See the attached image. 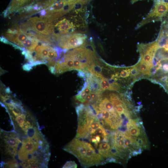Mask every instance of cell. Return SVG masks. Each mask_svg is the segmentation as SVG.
Here are the masks:
<instances>
[{"label": "cell", "instance_id": "obj_1", "mask_svg": "<svg viewBox=\"0 0 168 168\" xmlns=\"http://www.w3.org/2000/svg\"><path fill=\"white\" fill-rule=\"evenodd\" d=\"M64 150L77 158L84 167L97 165L100 156L90 143L75 137L64 148Z\"/></svg>", "mask_w": 168, "mask_h": 168}, {"label": "cell", "instance_id": "obj_2", "mask_svg": "<svg viewBox=\"0 0 168 168\" xmlns=\"http://www.w3.org/2000/svg\"><path fill=\"white\" fill-rule=\"evenodd\" d=\"M87 36L83 33H74L58 36L55 39L58 47L66 50L83 47L86 42Z\"/></svg>", "mask_w": 168, "mask_h": 168}, {"label": "cell", "instance_id": "obj_3", "mask_svg": "<svg viewBox=\"0 0 168 168\" xmlns=\"http://www.w3.org/2000/svg\"><path fill=\"white\" fill-rule=\"evenodd\" d=\"M3 37L10 42L21 47L22 43L30 36L16 25L8 29Z\"/></svg>", "mask_w": 168, "mask_h": 168}, {"label": "cell", "instance_id": "obj_4", "mask_svg": "<svg viewBox=\"0 0 168 168\" xmlns=\"http://www.w3.org/2000/svg\"><path fill=\"white\" fill-rule=\"evenodd\" d=\"M33 0H12L7 9L4 11L3 16L7 17L16 12L32 2Z\"/></svg>", "mask_w": 168, "mask_h": 168}, {"label": "cell", "instance_id": "obj_5", "mask_svg": "<svg viewBox=\"0 0 168 168\" xmlns=\"http://www.w3.org/2000/svg\"><path fill=\"white\" fill-rule=\"evenodd\" d=\"M160 63L165 64L166 66V70L161 75V78L162 82V85L168 93V58L162 60Z\"/></svg>", "mask_w": 168, "mask_h": 168}, {"label": "cell", "instance_id": "obj_6", "mask_svg": "<svg viewBox=\"0 0 168 168\" xmlns=\"http://www.w3.org/2000/svg\"><path fill=\"white\" fill-rule=\"evenodd\" d=\"M19 140L16 139L13 137H11L7 138L5 139V142L7 146L8 147H11L17 148L19 144Z\"/></svg>", "mask_w": 168, "mask_h": 168}, {"label": "cell", "instance_id": "obj_7", "mask_svg": "<svg viewBox=\"0 0 168 168\" xmlns=\"http://www.w3.org/2000/svg\"><path fill=\"white\" fill-rule=\"evenodd\" d=\"M26 134L28 137V139H31L39 136L38 132L36 128L31 126L27 129Z\"/></svg>", "mask_w": 168, "mask_h": 168}, {"label": "cell", "instance_id": "obj_8", "mask_svg": "<svg viewBox=\"0 0 168 168\" xmlns=\"http://www.w3.org/2000/svg\"><path fill=\"white\" fill-rule=\"evenodd\" d=\"M100 85L102 91H104L107 90H110V84L109 81L108 79L105 78H100Z\"/></svg>", "mask_w": 168, "mask_h": 168}, {"label": "cell", "instance_id": "obj_9", "mask_svg": "<svg viewBox=\"0 0 168 168\" xmlns=\"http://www.w3.org/2000/svg\"><path fill=\"white\" fill-rule=\"evenodd\" d=\"M130 72V69H122L119 72H117L114 76L123 78H126L129 76Z\"/></svg>", "mask_w": 168, "mask_h": 168}, {"label": "cell", "instance_id": "obj_10", "mask_svg": "<svg viewBox=\"0 0 168 168\" xmlns=\"http://www.w3.org/2000/svg\"><path fill=\"white\" fill-rule=\"evenodd\" d=\"M139 70L144 73L145 74H148L149 72V65L141 61L137 65Z\"/></svg>", "mask_w": 168, "mask_h": 168}, {"label": "cell", "instance_id": "obj_11", "mask_svg": "<svg viewBox=\"0 0 168 168\" xmlns=\"http://www.w3.org/2000/svg\"><path fill=\"white\" fill-rule=\"evenodd\" d=\"M16 120L19 126L22 128H23L26 121L25 115L23 114H21L16 116Z\"/></svg>", "mask_w": 168, "mask_h": 168}, {"label": "cell", "instance_id": "obj_12", "mask_svg": "<svg viewBox=\"0 0 168 168\" xmlns=\"http://www.w3.org/2000/svg\"><path fill=\"white\" fill-rule=\"evenodd\" d=\"M109 90L119 91L121 89V86L117 82H114L111 83Z\"/></svg>", "mask_w": 168, "mask_h": 168}, {"label": "cell", "instance_id": "obj_13", "mask_svg": "<svg viewBox=\"0 0 168 168\" xmlns=\"http://www.w3.org/2000/svg\"><path fill=\"white\" fill-rule=\"evenodd\" d=\"M77 165L74 161H67L63 166V168H77Z\"/></svg>", "mask_w": 168, "mask_h": 168}, {"label": "cell", "instance_id": "obj_14", "mask_svg": "<svg viewBox=\"0 0 168 168\" xmlns=\"http://www.w3.org/2000/svg\"><path fill=\"white\" fill-rule=\"evenodd\" d=\"M32 66L29 63L24 64L23 66V68L24 70L29 71L31 69Z\"/></svg>", "mask_w": 168, "mask_h": 168}, {"label": "cell", "instance_id": "obj_15", "mask_svg": "<svg viewBox=\"0 0 168 168\" xmlns=\"http://www.w3.org/2000/svg\"><path fill=\"white\" fill-rule=\"evenodd\" d=\"M83 91L87 95L90 94L91 92V91L90 87L88 84L87 86L84 90Z\"/></svg>", "mask_w": 168, "mask_h": 168}, {"label": "cell", "instance_id": "obj_16", "mask_svg": "<svg viewBox=\"0 0 168 168\" xmlns=\"http://www.w3.org/2000/svg\"><path fill=\"white\" fill-rule=\"evenodd\" d=\"M39 166L35 164L30 165V168H38Z\"/></svg>", "mask_w": 168, "mask_h": 168}, {"label": "cell", "instance_id": "obj_17", "mask_svg": "<svg viewBox=\"0 0 168 168\" xmlns=\"http://www.w3.org/2000/svg\"><path fill=\"white\" fill-rule=\"evenodd\" d=\"M139 0H131V2L132 3H133Z\"/></svg>", "mask_w": 168, "mask_h": 168}]
</instances>
